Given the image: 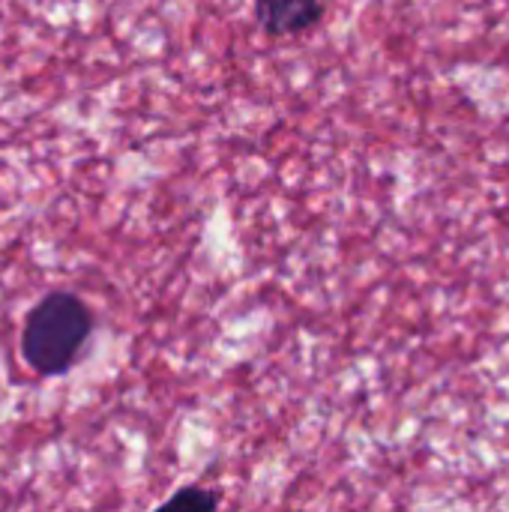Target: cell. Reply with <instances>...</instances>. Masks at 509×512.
<instances>
[{
	"label": "cell",
	"instance_id": "cell-1",
	"mask_svg": "<svg viewBox=\"0 0 509 512\" xmlns=\"http://www.w3.org/2000/svg\"><path fill=\"white\" fill-rule=\"evenodd\" d=\"M93 333L90 306L72 291L42 297L21 330V357L39 375H63Z\"/></svg>",
	"mask_w": 509,
	"mask_h": 512
},
{
	"label": "cell",
	"instance_id": "cell-2",
	"mask_svg": "<svg viewBox=\"0 0 509 512\" xmlns=\"http://www.w3.org/2000/svg\"><path fill=\"white\" fill-rule=\"evenodd\" d=\"M327 0H258L255 15L270 36H294L324 18Z\"/></svg>",
	"mask_w": 509,
	"mask_h": 512
},
{
	"label": "cell",
	"instance_id": "cell-3",
	"mask_svg": "<svg viewBox=\"0 0 509 512\" xmlns=\"http://www.w3.org/2000/svg\"><path fill=\"white\" fill-rule=\"evenodd\" d=\"M219 495L201 486H183L177 495H171L165 504H159L156 512H216Z\"/></svg>",
	"mask_w": 509,
	"mask_h": 512
}]
</instances>
